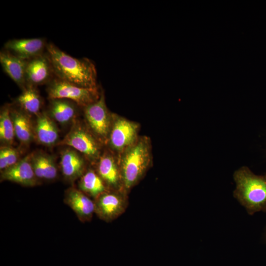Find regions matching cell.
<instances>
[{
  "mask_svg": "<svg viewBox=\"0 0 266 266\" xmlns=\"http://www.w3.org/2000/svg\"><path fill=\"white\" fill-rule=\"evenodd\" d=\"M46 48L53 72L58 79L81 87H97V71L90 60L75 58L52 43L46 45Z\"/></svg>",
  "mask_w": 266,
  "mask_h": 266,
  "instance_id": "obj_1",
  "label": "cell"
},
{
  "mask_svg": "<svg viewBox=\"0 0 266 266\" xmlns=\"http://www.w3.org/2000/svg\"><path fill=\"white\" fill-rule=\"evenodd\" d=\"M236 183L233 196L250 215L266 212V173L257 175L247 166H242L233 175Z\"/></svg>",
  "mask_w": 266,
  "mask_h": 266,
  "instance_id": "obj_2",
  "label": "cell"
},
{
  "mask_svg": "<svg viewBox=\"0 0 266 266\" xmlns=\"http://www.w3.org/2000/svg\"><path fill=\"white\" fill-rule=\"evenodd\" d=\"M151 157L148 138L138 137L122 152L119 163L121 180L126 189H130L140 179L147 169Z\"/></svg>",
  "mask_w": 266,
  "mask_h": 266,
  "instance_id": "obj_3",
  "label": "cell"
},
{
  "mask_svg": "<svg viewBox=\"0 0 266 266\" xmlns=\"http://www.w3.org/2000/svg\"><path fill=\"white\" fill-rule=\"evenodd\" d=\"M72 148L94 162L100 157V142L85 126L79 121H75L64 139L59 143Z\"/></svg>",
  "mask_w": 266,
  "mask_h": 266,
  "instance_id": "obj_4",
  "label": "cell"
},
{
  "mask_svg": "<svg viewBox=\"0 0 266 266\" xmlns=\"http://www.w3.org/2000/svg\"><path fill=\"white\" fill-rule=\"evenodd\" d=\"M47 92L50 100L66 99L83 107L94 102L100 96L98 87H81L58 78L50 82Z\"/></svg>",
  "mask_w": 266,
  "mask_h": 266,
  "instance_id": "obj_5",
  "label": "cell"
},
{
  "mask_svg": "<svg viewBox=\"0 0 266 266\" xmlns=\"http://www.w3.org/2000/svg\"><path fill=\"white\" fill-rule=\"evenodd\" d=\"M84 108L88 128L100 142L108 141L113 115L109 113L106 106L104 94L101 93L97 100Z\"/></svg>",
  "mask_w": 266,
  "mask_h": 266,
  "instance_id": "obj_6",
  "label": "cell"
},
{
  "mask_svg": "<svg viewBox=\"0 0 266 266\" xmlns=\"http://www.w3.org/2000/svg\"><path fill=\"white\" fill-rule=\"evenodd\" d=\"M138 130L137 123L113 115L108 141L113 149L122 153L137 140Z\"/></svg>",
  "mask_w": 266,
  "mask_h": 266,
  "instance_id": "obj_7",
  "label": "cell"
},
{
  "mask_svg": "<svg viewBox=\"0 0 266 266\" xmlns=\"http://www.w3.org/2000/svg\"><path fill=\"white\" fill-rule=\"evenodd\" d=\"M1 180H8L21 185L33 187L39 184V179L33 169L31 154L20 159L14 165L1 171Z\"/></svg>",
  "mask_w": 266,
  "mask_h": 266,
  "instance_id": "obj_8",
  "label": "cell"
},
{
  "mask_svg": "<svg viewBox=\"0 0 266 266\" xmlns=\"http://www.w3.org/2000/svg\"><path fill=\"white\" fill-rule=\"evenodd\" d=\"M46 47L42 38L15 39L4 44L6 50L25 61H29L41 54Z\"/></svg>",
  "mask_w": 266,
  "mask_h": 266,
  "instance_id": "obj_9",
  "label": "cell"
},
{
  "mask_svg": "<svg viewBox=\"0 0 266 266\" xmlns=\"http://www.w3.org/2000/svg\"><path fill=\"white\" fill-rule=\"evenodd\" d=\"M95 204V212L106 221L113 220L120 215L125 206L124 199L120 195L113 193L101 194Z\"/></svg>",
  "mask_w": 266,
  "mask_h": 266,
  "instance_id": "obj_10",
  "label": "cell"
},
{
  "mask_svg": "<svg viewBox=\"0 0 266 266\" xmlns=\"http://www.w3.org/2000/svg\"><path fill=\"white\" fill-rule=\"evenodd\" d=\"M64 201L82 222L90 220L95 211V203L83 192L74 188L66 190Z\"/></svg>",
  "mask_w": 266,
  "mask_h": 266,
  "instance_id": "obj_11",
  "label": "cell"
},
{
  "mask_svg": "<svg viewBox=\"0 0 266 266\" xmlns=\"http://www.w3.org/2000/svg\"><path fill=\"white\" fill-rule=\"evenodd\" d=\"M53 73L47 54H41L27 62L26 78L28 85L36 86L45 83Z\"/></svg>",
  "mask_w": 266,
  "mask_h": 266,
  "instance_id": "obj_12",
  "label": "cell"
},
{
  "mask_svg": "<svg viewBox=\"0 0 266 266\" xmlns=\"http://www.w3.org/2000/svg\"><path fill=\"white\" fill-rule=\"evenodd\" d=\"M60 166L64 178L73 182L84 174L85 162L79 152L68 147L62 151Z\"/></svg>",
  "mask_w": 266,
  "mask_h": 266,
  "instance_id": "obj_13",
  "label": "cell"
},
{
  "mask_svg": "<svg viewBox=\"0 0 266 266\" xmlns=\"http://www.w3.org/2000/svg\"><path fill=\"white\" fill-rule=\"evenodd\" d=\"M34 126L35 139L40 144L51 147L59 140V131L55 121L48 113L42 112L36 115Z\"/></svg>",
  "mask_w": 266,
  "mask_h": 266,
  "instance_id": "obj_14",
  "label": "cell"
},
{
  "mask_svg": "<svg viewBox=\"0 0 266 266\" xmlns=\"http://www.w3.org/2000/svg\"><path fill=\"white\" fill-rule=\"evenodd\" d=\"M27 62L7 51L0 53V63L3 70L22 90L27 86L26 78Z\"/></svg>",
  "mask_w": 266,
  "mask_h": 266,
  "instance_id": "obj_15",
  "label": "cell"
},
{
  "mask_svg": "<svg viewBox=\"0 0 266 266\" xmlns=\"http://www.w3.org/2000/svg\"><path fill=\"white\" fill-rule=\"evenodd\" d=\"M10 115L15 136L23 145H28L35 139L34 127L29 114L19 108L10 107Z\"/></svg>",
  "mask_w": 266,
  "mask_h": 266,
  "instance_id": "obj_16",
  "label": "cell"
},
{
  "mask_svg": "<svg viewBox=\"0 0 266 266\" xmlns=\"http://www.w3.org/2000/svg\"><path fill=\"white\" fill-rule=\"evenodd\" d=\"M31 160L35 174L39 180H52L58 175L54 158L41 151L31 154Z\"/></svg>",
  "mask_w": 266,
  "mask_h": 266,
  "instance_id": "obj_17",
  "label": "cell"
},
{
  "mask_svg": "<svg viewBox=\"0 0 266 266\" xmlns=\"http://www.w3.org/2000/svg\"><path fill=\"white\" fill-rule=\"evenodd\" d=\"M77 105L75 102L63 99L50 100L48 114L61 125H66L74 120Z\"/></svg>",
  "mask_w": 266,
  "mask_h": 266,
  "instance_id": "obj_18",
  "label": "cell"
},
{
  "mask_svg": "<svg viewBox=\"0 0 266 266\" xmlns=\"http://www.w3.org/2000/svg\"><path fill=\"white\" fill-rule=\"evenodd\" d=\"M99 175L109 186L117 187L121 179L119 166L114 157L108 153H104L99 159Z\"/></svg>",
  "mask_w": 266,
  "mask_h": 266,
  "instance_id": "obj_19",
  "label": "cell"
},
{
  "mask_svg": "<svg viewBox=\"0 0 266 266\" xmlns=\"http://www.w3.org/2000/svg\"><path fill=\"white\" fill-rule=\"evenodd\" d=\"M16 102L19 107L29 115H38L42 106V100L35 86L28 85L18 97Z\"/></svg>",
  "mask_w": 266,
  "mask_h": 266,
  "instance_id": "obj_20",
  "label": "cell"
},
{
  "mask_svg": "<svg viewBox=\"0 0 266 266\" xmlns=\"http://www.w3.org/2000/svg\"><path fill=\"white\" fill-rule=\"evenodd\" d=\"M80 190L93 197H97L105 190L104 182L93 170H88L81 176L79 182Z\"/></svg>",
  "mask_w": 266,
  "mask_h": 266,
  "instance_id": "obj_21",
  "label": "cell"
},
{
  "mask_svg": "<svg viewBox=\"0 0 266 266\" xmlns=\"http://www.w3.org/2000/svg\"><path fill=\"white\" fill-rule=\"evenodd\" d=\"M15 136L13 124L10 115V107L5 105L0 113V140L2 145L11 146Z\"/></svg>",
  "mask_w": 266,
  "mask_h": 266,
  "instance_id": "obj_22",
  "label": "cell"
},
{
  "mask_svg": "<svg viewBox=\"0 0 266 266\" xmlns=\"http://www.w3.org/2000/svg\"><path fill=\"white\" fill-rule=\"evenodd\" d=\"M20 160L19 153L16 149L8 145H2L0 147V171L14 165Z\"/></svg>",
  "mask_w": 266,
  "mask_h": 266,
  "instance_id": "obj_23",
  "label": "cell"
}]
</instances>
